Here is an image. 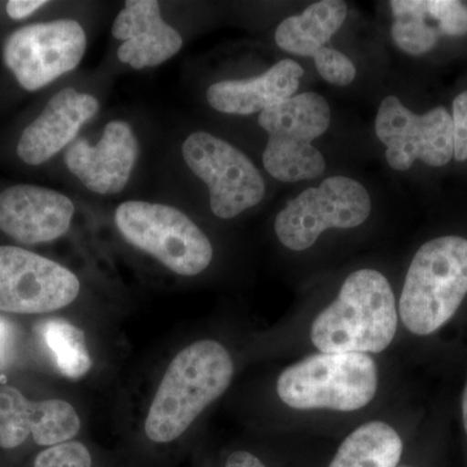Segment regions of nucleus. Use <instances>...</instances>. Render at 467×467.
Segmentation results:
<instances>
[{
    "instance_id": "1",
    "label": "nucleus",
    "mask_w": 467,
    "mask_h": 467,
    "mask_svg": "<svg viewBox=\"0 0 467 467\" xmlns=\"http://www.w3.org/2000/svg\"><path fill=\"white\" fill-rule=\"evenodd\" d=\"M233 376L232 355L217 340H198L178 352L150 402L144 420L147 438L177 441L227 391Z\"/></svg>"
},
{
    "instance_id": "2",
    "label": "nucleus",
    "mask_w": 467,
    "mask_h": 467,
    "mask_svg": "<svg viewBox=\"0 0 467 467\" xmlns=\"http://www.w3.org/2000/svg\"><path fill=\"white\" fill-rule=\"evenodd\" d=\"M399 312L389 279L374 269L347 276L337 299L310 327L313 346L325 353L376 355L391 346Z\"/></svg>"
},
{
    "instance_id": "3",
    "label": "nucleus",
    "mask_w": 467,
    "mask_h": 467,
    "mask_svg": "<svg viewBox=\"0 0 467 467\" xmlns=\"http://www.w3.org/2000/svg\"><path fill=\"white\" fill-rule=\"evenodd\" d=\"M467 296V239L439 236L414 254L399 300L409 333L429 337L448 324Z\"/></svg>"
},
{
    "instance_id": "4",
    "label": "nucleus",
    "mask_w": 467,
    "mask_h": 467,
    "mask_svg": "<svg viewBox=\"0 0 467 467\" xmlns=\"http://www.w3.org/2000/svg\"><path fill=\"white\" fill-rule=\"evenodd\" d=\"M378 380L370 355L319 352L285 368L276 380V393L297 410L356 411L374 400Z\"/></svg>"
},
{
    "instance_id": "5",
    "label": "nucleus",
    "mask_w": 467,
    "mask_h": 467,
    "mask_svg": "<svg viewBox=\"0 0 467 467\" xmlns=\"http://www.w3.org/2000/svg\"><path fill=\"white\" fill-rule=\"evenodd\" d=\"M324 97L303 92L260 113L259 125L269 135L263 161L267 173L282 182L315 180L325 171L324 156L312 142L330 126Z\"/></svg>"
},
{
    "instance_id": "6",
    "label": "nucleus",
    "mask_w": 467,
    "mask_h": 467,
    "mask_svg": "<svg viewBox=\"0 0 467 467\" xmlns=\"http://www.w3.org/2000/svg\"><path fill=\"white\" fill-rule=\"evenodd\" d=\"M115 220L126 241L177 275H198L211 265L213 247L207 235L177 208L125 202L117 208Z\"/></svg>"
},
{
    "instance_id": "7",
    "label": "nucleus",
    "mask_w": 467,
    "mask_h": 467,
    "mask_svg": "<svg viewBox=\"0 0 467 467\" xmlns=\"http://www.w3.org/2000/svg\"><path fill=\"white\" fill-rule=\"evenodd\" d=\"M371 199L358 181L337 175L288 202L275 218L279 242L291 251H306L330 229H353L370 216Z\"/></svg>"
},
{
    "instance_id": "8",
    "label": "nucleus",
    "mask_w": 467,
    "mask_h": 467,
    "mask_svg": "<svg viewBox=\"0 0 467 467\" xmlns=\"http://www.w3.org/2000/svg\"><path fill=\"white\" fill-rule=\"evenodd\" d=\"M182 155L187 167L207 184L211 209L218 218L230 220L263 201V175L242 150L225 140L195 131L184 140Z\"/></svg>"
},
{
    "instance_id": "9",
    "label": "nucleus",
    "mask_w": 467,
    "mask_h": 467,
    "mask_svg": "<svg viewBox=\"0 0 467 467\" xmlns=\"http://www.w3.org/2000/svg\"><path fill=\"white\" fill-rule=\"evenodd\" d=\"M86 34L75 20L33 24L8 36L3 47L5 66L27 91L50 85L72 72L86 51Z\"/></svg>"
},
{
    "instance_id": "10",
    "label": "nucleus",
    "mask_w": 467,
    "mask_h": 467,
    "mask_svg": "<svg viewBox=\"0 0 467 467\" xmlns=\"http://www.w3.org/2000/svg\"><path fill=\"white\" fill-rule=\"evenodd\" d=\"M75 273L14 245H0V312L42 315L66 308L78 296Z\"/></svg>"
},
{
    "instance_id": "11",
    "label": "nucleus",
    "mask_w": 467,
    "mask_h": 467,
    "mask_svg": "<svg viewBox=\"0 0 467 467\" xmlns=\"http://www.w3.org/2000/svg\"><path fill=\"white\" fill-rule=\"evenodd\" d=\"M376 133L395 171H408L417 160L430 167H444L453 158V121L444 107L420 116L398 98H386L378 109Z\"/></svg>"
},
{
    "instance_id": "12",
    "label": "nucleus",
    "mask_w": 467,
    "mask_h": 467,
    "mask_svg": "<svg viewBox=\"0 0 467 467\" xmlns=\"http://www.w3.org/2000/svg\"><path fill=\"white\" fill-rule=\"evenodd\" d=\"M81 429L76 409L67 401H32L15 387L0 386V448L15 450L30 435L36 444L54 447L70 441Z\"/></svg>"
},
{
    "instance_id": "13",
    "label": "nucleus",
    "mask_w": 467,
    "mask_h": 467,
    "mask_svg": "<svg viewBox=\"0 0 467 467\" xmlns=\"http://www.w3.org/2000/svg\"><path fill=\"white\" fill-rule=\"evenodd\" d=\"M75 205L63 193L16 184L0 193V230L23 244L60 238L69 230Z\"/></svg>"
},
{
    "instance_id": "14",
    "label": "nucleus",
    "mask_w": 467,
    "mask_h": 467,
    "mask_svg": "<svg viewBox=\"0 0 467 467\" xmlns=\"http://www.w3.org/2000/svg\"><path fill=\"white\" fill-rule=\"evenodd\" d=\"M138 140L125 121H110L99 142L91 146L76 140L66 153L67 167L92 192L110 195L122 192L138 158Z\"/></svg>"
},
{
    "instance_id": "15",
    "label": "nucleus",
    "mask_w": 467,
    "mask_h": 467,
    "mask_svg": "<svg viewBox=\"0 0 467 467\" xmlns=\"http://www.w3.org/2000/svg\"><path fill=\"white\" fill-rule=\"evenodd\" d=\"M99 109V101L75 88L57 92L41 115L27 126L17 144L18 158L41 165L67 146Z\"/></svg>"
},
{
    "instance_id": "16",
    "label": "nucleus",
    "mask_w": 467,
    "mask_h": 467,
    "mask_svg": "<svg viewBox=\"0 0 467 467\" xmlns=\"http://www.w3.org/2000/svg\"><path fill=\"white\" fill-rule=\"evenodd\" d=\"M112 34L122 41L119 61L134 69L165 63L182 48L183 39L165 23L156 0H128L113 23Z\"/></svg>"
},
{
    "instance_id": "17",
    "label": "nucleus",
    "mask_w": 467,
    "mask_h": 467,
    "mask_svg": "<svg viewBox=\"0 0 467 467\" xmlns=\"http://www.w3.org/2000/svg\"><path fill=\"white\" fill-rule=\"evenodd\" d=\"M393 42L413 57L427 54L441 36L467 34V7L456 0H393Z\"/></svg>"
},
{
    "instance_id": "18",
    "label": "nucleus",
    "mask_w": 467,
    "mask_h": 467,
    "mask_svg": "<svg viewBox=\"0 0 467 467\" xmlns=\"http://www.w3.org/2000/svg\"><path fill=\"white\" fill-rule=\"evenodd\" d=\"M304 69L291 58L279 61L254 78L221 81L207 91L208 103L218 112L254 115L290 99L299 88Z\"/></svg>"
},
{
    "instance_id": "19",
    "label": "nucleus",
    "mask_w": 467,
    "mask_h": 467,
    "mask_svg": "<svg viewBox=\"0 0 467 467\" xmlns=\"http://www.w3.org/2000/svg\"><path fill=\"white\" fill-rule=\"evenodd\" d=\"M347 17L342 0H324L306 8L303 14L285 18L275 30L278 47L299 57H315L330 41Z\"/></svg>"
},
{
    "instance_id": "20",
    "label": "nucleus",
    "mask_w": 467,
    "mask_h": 467,
    "mask_svg": "<svg viewBox=\"0 0 467 467\" xmlns=\"http://www.w3.org/2000/svg\"><path fill=\"white\" fill-rule=\"evenodd\" d=\"M404 444L383 420H370L344 439L328 467H398Z\"/></svg>"
},
{
    "instance_id": "21",
    "label": "nucleus",
    "mask_w": 467,
    "mask_h": 467,
    "mask_svg": "<svg viewBox=\"0 0 467 467\" xmlns=\"http://www.w3.org/2000/svg\"><path fill=\"white\" fill-rule=\"evenodd\" d=\"M39 328L63 376L69 379H81L91 370L92 359L81 328L58 318L43 322Z\"/></svg>"
},
{
    "instance_id": "22",
    "label": "nucleus",
    "mask_w": 467,
    "mask_h": 467,
    "mask_svg": "<svg viewBox=\"0 0 467 467\" xmlns=\"http://www.w3.org/2000/svg\"><path fill=\"white\" fill-rule=\"evenodd\" d=\"M34 467H92L90 451L79 441L46 448L34 460Z\"/></svg>"
},
{
    "instance_id": "23",
    "label": "nucleus",
    "mask_w": 467,
    "mask_h": 467,
    "mask_svg": "<svg viewBox=\"0 0 467 467\" xmlns=\"http://www.w3.org/2000/svg\"><path fill=\"white\" fill-rule=\"evenodd\" d=\"M319 76L337 86H347L355 79L356 67L342 52L324 47L313 57Z\"/></svg>"
},
{
    "instance_id": "24",
    "label": "nucleus",
    "mask_w": 467,
    "mask_h": 467,
    "mask_svg": "<svg viewBox=\"0 0 467 467\" xmlns=\"http://www.w3.org/2000/svg\"><path fill=\"white\" fill-rule=\"evenodd\" d=\"M453 140L454 159L457 161L467 160V91L461 92L453 101Z\"/></svg>"
},
{
    "instance_id": "25",
    "label": "nucleus",
    "mask_w": 467,
    "mask_h": 467,
    "mask_svg": "<svg viewBox=\"0 0 467 467\" xmlns=\"http://www.w3.org/2000/svg\"><path fill=\"white\" fill-rule=\"evenodd\" d=\"M46 5L47 2L43 0H11L7 3L5 9L9 17L14 20H23Z\"/></svg>"
},
{
    "instance_id": "26",
    "label": "nucleus",
    "mask_w": 467,
    "mask_h": 467,
    "mask_svg": "<svg viewBox=\"0 0 467 467\" xmlns=\"http://www.w3.org/2000/svg\"><path fill=\"white\" fill-rule=\"evenodd\" d=\"M225 467H266L263 461L247 451H236L230 454Z\"/></svg>"
},
{
    "instance_id": "27",
    "label": "nucleus",
    "mask_w": 467,
    "mask_h": 467,
    "mask_svg": "<svg viewBox=\"0 0 467 467\" xmlns=\"http://www.w3.org/2000/svg\"><path fill=\"white\" fill-rule=\"evenodd\" d=\"M12 343L11 324L3 317H0V368L7 361L9 348Z\"/></svg>"
},
{
    "instance_id": "28",
    "label": "nucleus",
    "mask_w": 467,
    "mask_h": 467,
    "mask_svg": "<svg viewBox=\"0 0 467 467\" xmlns=\"http://www.w3.org/2000/svg\"><path fill=\"white\" fill-rule=\"evenodd\" d=\"M461 414H462V425L467 435V380L463 389L462 401H461Z\"/></svg>"
}]
</instances>
